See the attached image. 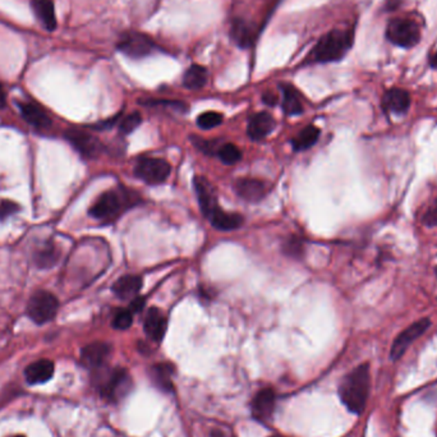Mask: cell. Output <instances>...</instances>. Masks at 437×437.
Masks as SVG:
<instances>
[{
  "label": "cell",
  "instance_id": "cell-37",
  "mask_svg": "<svg viewBox=\"0 0 437 437\" xmlns=\"http://www.w3.org/2000/svg\"><path fill=\"white\" fill-rule=\"evenodd\" d=\"M143 307H145V298L140 297V295L133 298L129 304V310L132 313H138V312L142 311Z\"/></svg>",
  "mask_w": 437,
  "mask_h": 437
},
{
  "label": "cell",
  "instance_id": "cell-5",
  "mask_svg": "<svg viewBox=\"0 0 437 437\" xmlns=\"http://www.w3.org/2000/svg\"><path fill=\"white\" fill-rule=\"evenodd\" d=\"M387 37L398 46L412 48L420 41V27L411 19L396 18L387 26Z\"/></svg>",
  "mask_w": 437,
  "mask_h": 437
},
{
  "label": "cell",
  "instance_id": "cell-6",
  "mask_svg": "<svg viewBox=\"0 0 437 437\" xmlns=\"http://www.w3.org/2000/svg\"><path fill=\"white\" fill-rule=\"evenodd\" d=\"M171 173V167L167 160L159 158H142L136 164V177L147 185H161Z\"/></svg>",
  "mask_w": 437,
  "mask_h": 437
},
{
  "label": "cell",
  "instance_id": "cell-43",
  "mask_svg": "<svg viewBox=\"0 0 437 437\" xmlns=\"http://www.w3.org/2000/svg\"><path fill=\"white\" fill-rule=\"evenodd\" d=\"M271 437H280V436H271Z\"/></svg>",
  "mask_w": 437,
  "mask_h": 437
},
{
  "label": "cell",
  "instance_id": "cell-2",
  "mask_svg": "<svg viewBox=\"0 0 437 437\" xmlns=\"http://www.w3.org/2000/svg\"><path fill=\"white\" fill-rule=\"evenodd\" d=\"M352 31L333 30L319 39L306 58V63H330L340 60L352 46Z\"/></svg>",
  "mask_w": 437,
  "mask_h": 437
},
{
  "label": "cell",
  "instance_id": "cell-39",
  "mask_svg": "<svg viewBox=\"0 0 437 437\" xmlns=\"http://www.w3.org/2000/svg\"><path fill=\"white\" fill-rule=\"evenodd\" d=\"M6 105V93L0 84V108H3Z\"/></svg>",
  "mask_w": 437,
  "mask_h": 437
},
{
  "label": "cell",
  "instance_id": "cell-7",
  "mask_svg": "<svg viewBox=\"0 0 437 437\" xmlns=\"http://www.w3.org/2000/svg\"><path fill=\"white\" fill-rule=\"evenodd\" d=\"M132 389V381L128 372L123 369H115L102 378L100 382L101 396L109 402H118L123 399Z\"/></svg>",
  "mask_w": 437,
  "mask_h": 437
},
{
  "label": "cell",
  "instance_id": "cell-20",
  "mask_svg": "<svg viewBox=\"0 0 437 437\" xmlns=\"http://www.w3.org/2000/svg\"><path fill=\"white\" fill-rule=\"evenodd\" d=\"M382 105L387 111L404 114L411 106V95L402 89H391L384 95Z\"/></svg>",
  "mask_w": 437,
  "mask_h": 437
},
{
  "label": "cell",
  "instance_id": "cell-25",
  "mask_svg": "<svg viewBox=\"0 0 437 437\" xmlns=\"http://www.w3.org/2000/svg\"><path fill=\"white\" fill-rule=\"evenodd\" d=\"M207 82V71L206 68L198 64H194L185 71L183 76V84L188 90H200Z\"/></svg>",
  "mask_w": 437,
  "mask_h": 437
},
{
  "label": "cell",
  "instance_id": "cell-44",
  "mask_svg": "<svg viewBox=\"0 0 437 437\" xmlns=\"http://www.w3.org/2000/svg\"><path fill=\"white\" fill-rule=\"evenodd\" d=\"M436 275H437V268H436Z\"/></svg>",
  "mask_w": 437,
  "mask_h": 437
},
{
  "label": "cell",
  "instance_id": "cell-9",
  "mask_svg": "<svg viewBox=\"0 0 437 437\" xmlns=\"http://www.w3.org/2000/svg\"><path fill=\"white\" fill-rule=\"evenodd\" d=\"M431 326L429 319H422L416 321L409 328H405L402 334H399L394 340V344L391 346V360H399L403 355L407 349L411 346L414 340L422 337L427 328Z\"/></svg>",
  "mask_w": 437,
  "mask_h": 437
},
{
  "label": "cell",
  "instance_id": "cell-34",
  "mask_svg": "<svg viewBox=\"0 0 437 437\" xmlns=\"http://www.w3.org/2000/svg\"><path fill=\"white\" fill-rule=\"evenodd\" d=\"M19 210L17 203L12 201L0 202V220L12 216L13 214H16Z\"/></svg>",
  "mask_w": 437,
  "mask_h": 437
},
{
  "label": "cell",
  "instance_id": "cell-30",
  "mask_svg": "<svg viewBox=\"0 0 437 437\" xmlns=\"http://www.w3.org/2000/svg\"><path fill=\"white\" fill-rule=\"evenodd\" d=\"M283 252L292 259H297V260L302 259L304 254V243H303L302 238L297 236H289L283 244Z\"/></svg>",
  "mask_w": 437,
  "mask_h": 437
},
{
  "label": "cell",
  "instance_id": "cell-4",
  "mask_svg": "<svg viewBox=\"0 0 437 437\" xmlns=\"http://www.w3.org/2000/svg\"><path fill=\"white\" fill-rule=\"evenodd\" d=\"M126 210V202L122 194L111 189L106 191L97 197L90 207V215L96 220H101L105 223L113 221Z\"/></svg>",
  "mask_w": 437,
  "mask_h": 437
},
{
  "label": "cell",
  "instance_id": "cell-17",
  "mask_svg": "<svg viewBox=\"0 0 437 437\" xmlns=\"http://www.w3.org/2000/svg\"><path fill=\"white\" fill-rule=\"evenodd\" d=\"M142 288V278L138 275H124L119 278L113 286V293L122 301H132L137 295H140V290Z\"/></svg>",
  "mask_w": 437,
  "mask_h": 437
},
{
  "label": "cell",
  "instance_id": "cell-42",
  "mask_svg": "<svg viewBox=\"0 0 437 437\" xmlns=\"http://www.w3.org/2000/svg\"><path fill=\"white\" fill-rule=\"evenodd\" d=\"M13 437H25V436H22V435H17V436H13Z\"/></svg>",
  "mask_w": 437,
  "mask_h": 437
},
{
  "label": "cell",
  "instance_id": "cell-33",
  "mask_svg": "<svg viewBox=\"0 0 437 437\" xmlns=\"http://www.w3.org/2000/svg\"><path fill=\"white\" fill-rule=\"evenodd\" d=\"M133 324V313L129 308H123L115 312L113 317V328L117 330H127Z\"/></svg>",
  "mask_w": 437,
  "mask_h": 437
},
{
  "label": "cell",
  "instance_id": "cell-31",
  "mask_svg": "<svg viewBox=\"0 0 437 437\" xmlns=\"http://www.w3.org/2000/svg\"><path fill=\"white\" fill-rule=\"evenodd\" d=\"M223 123V114L218 111H206L202 113L197 118V126L201 129H212Z\"/></svg>",
  "mask_w": 437,
  "mask_h": 437
},
{
  "label": "cell",
  "instance_id": "cell-14",
  "mask_svg": "<svg viewBox=\"0 0 437 437\" xmlns=\"http://www.w3.org/2000/svg\"><path fill=\"white\" fill-rule=\"evenodd\" d=\"M167 328H168V319L165 317V315L159 308L151 307L147 311L145 322H143V328H145L146 335L154 342H161L162 337H165Z\"/></svg>",
  "mask_w": 437,
  "mask_h": 437
},
{
  "label": "cell",
  "instance_id": "cell-19",
  "mask_svg": "<svg viewBox=\"0 0 437 437\" xmlns=\"http://www.w3.org/2000/svg\"><path fill=\"white\" fill-rule=\"evenodd\" d=\"M54 375V363L49 360H39L27 366L25 371L26 380L31 385L44 384L49 381Z\"/></svg>",
  "mask_w": 437,
  "mask_h": 437
},
{
  "label": "cell",
  "instance_id": "cell-26",
  "mask_svg": "<svg viewBox=\"0 0 437 437\" xmlns=\"http://www.w3.org/2000/svg\"><path fill=\"white\" fill-rule=\"evenodd\" d=\"M173 372H174V369L169 363H160V364L154 366L152 378H154L156 387L164 391H170L173 389V384H171Z\"/></svg>",
  "mask_w": 437,
  "mask_h": 437
},
{
  "label": "cell",
  "instance_id": "cell-28",
  "mask_svg": "<svg viewBox=\"0 0 437 437\" xmlns=\"http://www.w3.org/2000/svg\"><path fill=\"white\" fill-rule=\"evenodd\" d=\"M58 259H59V251L51 242L42 245L35 254V261L37 266L41 269L53 268L57 263Z\"/></svg>",
  "mask_w": 437,
  "mask_h": 437
},
{
  "label": "cell",
  "instance_id": "cell-10",
  "mask_svg": "<svg viewBox=\"0 0 437 437\" xmlns=\"http://www.w3.org/2000/svg\"><path fill=\"white\" fill-rule=\"evenodd\" d=\"M66 138H67L68 142L76 149L77 151L87 159L96 158L102 150V145H101L100 141L84 131L71 129L66 133Z\"/></svg>",
  "mask_w": 437,
  "mask_h": 437
},
{
  "label": "cell",
  "instance_id": "cell-35",
  "mask_svg": "<svg viewBox=\"0 0 437 437\" xmlns=\"http://www.w3.org/2000/svg\"><path fill=\"white\" fill-rule=\"evenodd\" d=\"M423 224L427 227H437V201L431 205L423 215Z\"/></svg>",
  "mask_w": 437,
  "mask_h": 437
},
{
  "label": "cell",
  "instance_id": "cell-15",
  "mask_svg": "<svg viewBox=\"0 0 437 437\" xmlns=\"http://www.w3.org/2000/svg\"><path fill=\"white\" fill-rule=\"evenodd\" d=\"M275 120L268 111H261L254 114L248 122L247 135L253 141H260L266 138L274 131Z\"/></svg>",
  "mask_w": 437,
  "mask_h": 437
},
{
  "label": "cell",
  "instance_id": "cell-13",
  "mask_svg": "<svg viewBox=\"0 0 437 437\" xmlns=\"http://www.w3.org/2000/svg\"><path fill=\"white\" fill-rule=\"evenodd\" d=\"M194 185L202 214L206 216V218H209L211 214L220 207L218 201H216L215 192H214L210 183L203 177L194 178Z\"/></svg>",
  "mask_w": 437,
  "mask_h": 437
},
{
  "label": "cell",
  "instance_id": "cell-36",
  "mask_svg": "<svg viewBox=\"0 0 437 437\" xmlns=\"http://www.w3.org/2000/svg\"><path fill=\"white\" fill-rule=\"evenodd\" d=\"M194 143L196 145V147L198 149V150H201V151L205 152V154H210L212 155L214 154V150L218 147L214 141H207V140H201V138H198V137H194Z\"/></svg>",
  "mask_w": 437,
  "mask_h": 437
},
{
  "label": "cell",
  "instance_id": "cell-18",
  "mask_svg": "<svg viewBox=\"0 0 437 437\" xmlns=\"http://www.w3.org/2000/svg\"><path fill=\"white\" fill-rule=\"evenodd\" d=\"M207 220L210 221L212 227L221 232L236 230L238 227H242L244 223V218L241 214L227 212V211L221 210L220 207L214 211Z\"/></svg>",
  "mask_w": 437,
  "mask_h": 437
},
{
  "label": "cell",
  "instance_id": "cell-22",
  "mask_svg": "<svg viewBox=\"0 0 437 437\" xmlns=\"http://www.w3.org/2000/svg\"><path fill=\"white\" fill-rule=\"evenodd\" d=\"M31 7L34 9L36 17L46 30L53 31L57 27V17L53 0H31Z\"/></svg>",
  "mask_w": 437,
  "mask_h": 437
},
{
  "label": "cell",
  "instance_id": "cell-3",
  "mask_svg": "<svg viewBox=\"0 0 437 437\" xmlns=\"http://www.w3.org/2000/svg\"><path fill=\"white\" fill-rule=\"evenodd\" d=\"M59 308L57 297L46 290L36 292L27 304V315L37 325L46 324L55 317Z\"/></svg>",
  "mask_w": 437,
  "mask_h": 437
},
{
  "label": "cell",
  "instance_id": "cell-32",
  "mask_svg": "<svg viewBox=\"0 0 437 437\" xmlns=\"http://www.w3.org/2000/svg\"><path fill=\"white\" fill-rule=\"evenodd\" d=\"M142 123V117L140 113H132L128 114L127 117L120 120L119 123V131L122 135H129L132 133L135 129H137L140 124Z\"/></svg>",
  "mask_w": 437,
  "mask_h": 437
},
{
  "label": "cell",
  "instance_id": "cell-11",
  "mask_svg": "<svg viewBox=\"0 0 437 437\" xmlns=\"http://www.w3.org/2000/svg\"><path fill=\"white\" fill-rule=\"evenodd\" d=\"M269 191L265 182L254 178H241L236 182V192L242 200L256 203L263 200Z\"/></svg>",
  "mask_w": 437,
  "mask_h": 437
},
{
  "label": "cell",
  "instance_id": "cell-23",
  "mask_svg": "<svg viewBox=\"0 0 437 437\" xmlns=\"http://www.w3.org/2000/svg\"><path fill=\"white\" fill-rule=\"evenodd\" d=\"M283 110L288 115H298L303 113L301 93L292 84H283Z\"/></svg>",
  "mask_w": 437,
  "mask_h": 437
},
{
  "label": "cell",
  "instance_id": "cell-1",
  "mask_svg": "<svg viewBox=\"0 0 437 437\" xmlns=\"http://www.w3.org/2000/svg\"><path fill=\"white\" fill-rule=\"evenodd\" d=\"M370 387V367L364 363L345 376L339 387V396L351 412L360 414L366 408Z\"/></svg>",
  "mask_w": 437,
  "mask_h": 437
},
{
  "label": "cell",
  "instance_id": "cell-41",
  "mask_svg": "<svg viewBox=\"0 0 437 437\" xmlns=\"http://www.w3.org/2000/svg\"><path fill=\"white\" fill-rule=\"evenodd\" d=\"M211 437H227V436H225V434H224V432H221V431H218V429H216V431H212V432H211Z\"/></svg>",
  "mask_w": 437,
  "mask_h": 437
},
{
  "label": "cell",
  "instance_id": "cell-16",
  "mask_svg": "<svg viewBox=\"0 0 437 437\" xmlns=\"http://www.w3.org/2000/svg\"><path fill=\"white\" fill-rule=\"evenodd\" d=\"M110 354V345L106 343H93L84 346L81 352V361L87 369H100L108 360Z\"/></svg>",
  "mask_w": 437,
  "mask_h": 437
},
{
  "label": "cell",
  "instance_id": "cell-40",
  "mask_svg": "<svg viewBox=\"0 0 437 437\" xmlns=\"http://www.w3.org/2000/svg\"><path fill=\"white\" fill-rule=\"evenodd\" d=\"M429 63H431V67L436 68L437 69V51L431 57V60H429Z\"/></svg>",
  "mask_w": 437,
  "mask_h": 437
},
{
  "label": "cell",
  "instance_id": "cell-38",
  "mask_svg": "<svg viewBox=\"0 0 437 437\" xmlns=\"http://www.w3.org/2000/svg\"><path fill=\"white\" fill-rule=\"evenodd\" d=\"M262 101H263L266 105H269V106H274V105L278 104V96L272 93H263V95H262Z\"/></svg>",
  "mask_w": 437,
  "mask_h": 437
},
{
  "label": "cell",
  "instance_id": "cell-24",
  "mask_svg": "<svg viewBox=\"0 0 437 437\" xmlns=\"http://www.w3.org/2000/svg\"><path fill=\"white\" fill-rule=\"evenodd\" d=\"M230 35H232L233 40L236 42V45L243 48V49L244 48H250L254 40L252 27L241 18H238L232 24Z\"/></svg>",
  "mask_w": 437,
  "mask_h": 437
},
{
  "label": "cell",
  "instance_id": "cell-21",
  "mask_svg": "<svg viewBox=\"0 0 437 437\" xmlns=\"http://www.w3.org/2000/svg\"><path fill=\"white\" fill-rule=\"evenodd\" d=\"M19 111L22 118L36 128H48L51 124V119L46 111L35 102H21Z\"/></svg>",
  "mask_w": 437,
  "mask_h": 437
},
{
  "label": "cell",
  "instance_id": "cell-8",
  "mask_svg": "<svg viewBox=\"0 0 437 437\" xmlns=\"http://www.w3.org/2000/svg\"><path fill=\"white\" fill-rule=\"evenodd\" d=\"M118 50L132 59H141L155 50V44L146 35L127 32L118 42Z\"/></svg>",
  "mask_w": 437,
  "mask_h": 437
},
{
  "label": "cell",
  "instance_id": "cell-12",
  "mask_svg": "<svg viewBox=\"0 0 437 437\" xmlns=\"http://www.w3.org/2000/svg\"><path fill=\"white\" fill-rule=\"evenodd\" d=\"M277 396L272 389H263L259 391L252 402L253 417L260 422H269L275 411Z\"/></svg>",
  "mask_w": 437,
  "mask_h": 437
},
{
  "label": "cell",
  "instance_id": "cell-27",
  "mask_svg": "<svg viewBox=\"0 0 437 437\" xmlns=\"http://www.w3.org/2000/svg\"><path fill=\"white\" fill-rule=\"evenodd\" d=\"M319 129L317 127L307 126L299 135L292 141L295 151H304L311 149L319 141Z\"/></svg>",
  "mask_w": 437,
  "mask_h": 437
},
{
  "label": "cell",
  "instance_id": "cell-29",
  "mask_svg": "<svg viewBox=\"0 0 437 437\" xmlns=\"http://www.w3.org/2000/svg\"><path fill=\"white\" fill-rule=\"evenodd\" d=\"M218 156L225 165H234L242 159V151L234 143H225L218 147Z\"/></svg>",
  "mask_w": 437,
  "mask_h": 437
}]
</instances>
